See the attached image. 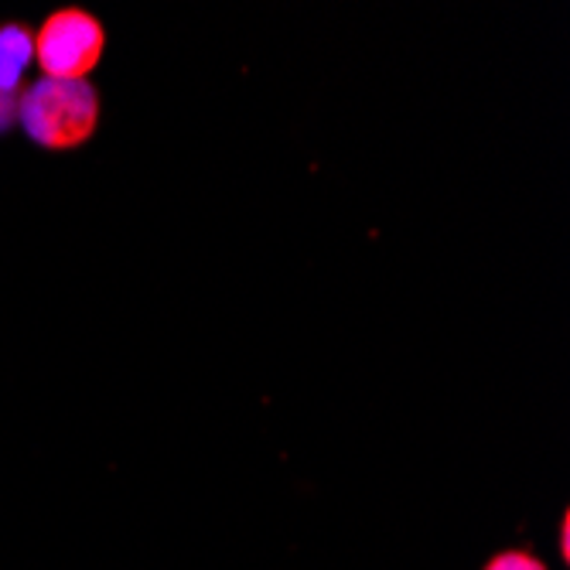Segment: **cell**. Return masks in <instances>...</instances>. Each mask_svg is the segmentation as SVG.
<instances>
[{"mask_svg":"<svg viewBox=\"0 0 570 570\" xmlns=\"http://www.w3.org/2000/svg\"><path fill=\"white\" fill-rule=\"evenodd\" d=\"M35 38V62L45 79L79 82L99 66L102 48H107V28L92 11L82 8H59L51 11Z\"/></svg>","mask_w":570,"mask_h":570,"instance_id":"7a4b0ae2","label":"cell"},{"mask_svg":"<svg viewBox=\"0 0 570 570\" xmlns=\"http://www.w3.org/2000/svg\"><path fill=\"white\" fill-rule=\"evenodd\" d=\"M24 134L45 150H76L92 140L99 127V92L89 79L59 82L38 79L18 99Z\"/></svg>","mask_w":570,"mask_h":570,"instance_id":"6da1fadb","label":"cell"},{"mask_svg":"<svg viewBox=\"0 0 570 570\" xmlns=\"http://www.w3.org/2000/svg\"><path fill=\"white\" fill-rule=\"evenodd\" d=\"M482 570H550L533 550L512 547V550H499L495 557H489V563Z\"/></svg>","mask_w":570,"mask_h":570,"instance_id":"277c9868","label":"cell"},{"mask_svg":"<svg viewBox=\"0 0 570 570\" xmlns=\"http://www.w3.org/2000/svg\"><path fill=\"white\" fill-rule=\"evenodd\" d=\"M31 51H35V38L21 24L0 28V82H4V92L21 76L24 62L31 59Z\"/></svg>","mask_w":570,"mask_h":570,"instance_id":"3957f363","label":"cell"},{"mask_svg":"<svg viewBox=\"0 0 570 570\" xmlns=\"http://www.w3.org/2000/svg\"><path fill=\"white\" fill-rule=\"evenodd\" d=\"M567 537H570V515L563 512V515H560V557H563V560H570V543H567Z\"/></svg>","mask_w":570,"mask_h":570,"instance_id":"5b68a950","label":"cell"}]
</instances>
